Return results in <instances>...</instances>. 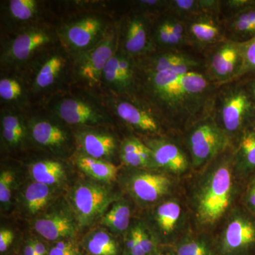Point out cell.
Segmentation results:
<instances>
[{
    "instance_id": "cell-21",
    "label": "cell",
    "mask_w": 255,
    "mask_h": 255,
    "mask_svg": "<svg viewBox=\"0 0 255 255\" xmlns=\"http://www.w3.org/2000/svg\"><path fill=\"white\" fill-rule=\"evenodd\" d=\"M4 9V20L8 26L16 28L15 33L41 23L38 21L43 14V4L36 0H10Z\"/></svg>"
},
{
    "instance_id": "cell-35",
    "label": "cell",
    "mask_w": 255,
    "mask_h": 255,
    "mask_svg": "<svg viewBox=\"0 0 255 255\" xmlns=\"http://www.w3.org/2000/svg\"><path fill=\"white\" fill-rule=\"evenodd\" d=\"M239 46L241 66L236 78L255 73V36L247 41L239 42Z\"/></svg>"
},
{
    "instance_id": "cell-36",
    "label": "cell",
    "mask_w": 255,
    "mask_h": 255,
    "mask_svg": "<svg viewBox=\"0 0 255 255\" xmlns=\"http://www.w3.org/2000/svg\"><path fill=\"white\" fill-rule=\"evenodd\" d=\"M14 177L12 172L4 170L0 175V201L1 204H7L11 197V189Z\"/></svg>"
},
{
    "instance_id": "cell-28",
    "label": "cell",
    "mask_w": 255,
    "mask_h": 255,
    "mask_svg": "<svg viewBox=\"0 0 255 255\" xmlns=\"http://www.w3.org/2000/svg\"><path fill=\"white\" fill-rule=\"evenodd\" d=\"M75 162L84 173L96 180L110 182L117 177V167L104 159L93 158L83 154L77 157Z\"/></svg>"
},
{
    "instance_id": "cell-3",
    "label": "cell",
    "mask_w": 255,
    "mask_h": 255,
    "mask_svg": "<svg viewBox=\"0 0 255 255\" xmlns=\"http://www.w3.org/2000/svg\"><path fill=\"white\" fill-rule=\"evenodd\" d=\"M58 41L57 31L43 23L20 30L3 47L1 67L8 71L27 68L38 55L55 46Z\"/></svg>"
},
{
    "instance_id": "cell-24",
    "label": "cell",
    "mask_w": 255,
    "mask_h": 255,
    "mask_svg": "<svg viewBox=\"0 0 255 255\" xmlns=\"http://www.w3.org/2000/svg\"><path fill=\"white\" fill-rule=\"evenodd\" d=\"M20 112L21 111L11 107L1 110V137L4 143L11 148L21 146L28 130Z\"/></svg>"
},
{
    "instance_id": "cell-14",
    "label": "cell",
    "mask_w": 255,
    "mask_h": 255,
    "mask_svg": "<svg viewBox=\"0 0 255 255\" xmlns=\"http://www.w3.org/2000/svg\"><path fill=\"white\" fill-rule=\"evenodd\" d=\"M127 187L137 202L152 204L169 195L173 189L174 183L166 174L138 171L130 174L127 179Z\"/></svg>"
},
{
    "instance_id": "cell-45",
    "label": "cell",
    "mask_w": 255,
    "mask_h": 255,
    "mask_svg": "<svg viewBox=\"0 0 255 255\" xmlns=\"http://www.w3.org/2000/svg\"><path fill=\"white\" fill-rule=\"evenodd\" d=\"M153 255H175L173 248H166L164 249H158Z\"/></svg>"
},
{
    "instance_id": "cell-42",
    "label": "cell",
    "mask_w": 255,
    "mask_h": 255,
    "mask_svg": "<svg viewBox=\"0 0 255 255\" xmlns=\"http://www.w3.org/2000/svg\"><path fill=\"white\" fill-rule=\"evenodd\" d=\"M34 248L35 255H46V248L43 243L38 240H32Z\"/></svg>"
},
{
    "instance_id": "cell-6",
    "label": "cell",
    "mask_w": 255,
    "mask_h": 255,
    "mask_svg": "<svg viewBox=\"0 0 255 255\" xmlns=\"http://www.w3.org/2000/svg\"><path fill=\"white\" fill-rule=\"evenodd\" d=\"M48 105L50 112L68 125L95 127L107 123L110 119L107 106L87 97L56 95Z\"/></svg>"
},
{
    "instance_id": "cell-25",
    "label": "cell",
    "mask_w": 255,
    "mask_h": 255,
    "mask_svg": "<svg viewBox=\"0 0 255 255\" xmlns=\"http://www.w3.org/2000/svg\"><path fill=\"white\" fill-rule=\"evenodd\" d=\"M34 229L40 236L50 241L73 237L75 231L73 221L62 215H52L36 220Z\"/></svg>"
},
{
    "instance_id": "cell-11",
    "label": "cell",
    "mask_w": 255,
    "mask_h": 255,
    "mask_svg": "<svg viewBox=\"0 0 255 255\" xmlns=\"http://www.w3.org/2000/svg\"><path fill=\"white\" fill-rule=\"evenodd\" d=\"M70 199L79 224L88 226L102 216L113 201V195L103 186L83 182L74 188Z\"/></svg>"
},
{
    "instance_id": "cell-4",
    "label": "cell",
    "mask_w": 255,
    "mask_h": 255,
    "mask_svg": "<svg viewBox=\"0 0 255 255\" xmlns=\"http://www.w3.org/2000/svg\"><path fill=\"white\" fill-rule=\"evenodd\" d=\"M73 58L61 44L53 46L33 60L27 67V79L32 95H58L68 74L73 75Z\"/></svg>"
},
{
    "instance_id": "cell-27",
    "label": "cell",
    "mask_w": 255,
    "mask_h": 255,
    "mask_svg": "<svg viewBox=\"0 0 255 255\" xmlns=\"http://www.w3.org/2000/svg\"><path fill=\"white\" fill-rule=\"evenodd\" d=\"M236 173L242 176L255 174V130L249 128L241 137L234 153Z\"/></svg>"
},
{
    "instance_id": "cell-7",
    "label": "cell",
    "mask_w": 255,
    "mask_h": 255,
    "mask_svg": "<svg viewBox=\"0 0 255 255\" xmlns=\"http://www.w3.org/2000/svg\"><path fill=\"white\" fill-rule=\"evenodd\" d=\"M110 21L98 14H85L68 21L57 31L61 46L75 56L92 49L107 35Z\"/></svg>"
},
{
    "instance_id": "cell-15",
    "label": "cell",
    "mask_w": 255,
    "mask_h": 255,
    "mask_svg": "<svg viewBox=\"0 0 255 255\" xmlns=\"http://www.w3.org/2000/svg\"><path fill=\"white\" fill-rule=\"evenodd\" d=\"M109 104L121 120L135 130L145 133H157L160 130L155 114L140 105V102L134 101V98L117 95V97H110Z\"/></svg>"
},
{
    "instance_id": "cell-40",
    "label": "cell",
    "mask_w": 255,
    "mask_h": 255,
    "mask_svg": "<svg viewBox=\"0 0 255 255\" xmlns=\"http://www.w3.org/2000/svg\"><path fill=\"white\" fill-rule=\"evenodd\" d=\"M14 235L12 231L7 229H1L0 231V252L1 253L7 251L12 244Z\"/></svg>"
},
{
    "instance_id": "cell-38",
    "label": "cell",
    "mask_w": 255,
    "mask_h": 255,
    "mask_svg": "<svg viewBox=\"0 0 255 255\" xmlns=\"http://www.w3.org/2000/svg\"><path fill=\"white\" fill-rule=\"evenodd\" d=\"M77 249L69 241H60L50 248L48 255H77Z\"/></svg>"
},
{
    "instance_id": "cell-1",
    "label": "cell",
    "mask_w": 255,
    "mask_h": 255,
    "mask_svg": "<svg viewBox=\"0 0 255 255\" xmlns=\"http://www.w3.org/2000/svg\"><path fill=\"white\" fill-rule=\"evenodd\" d=\"M136 92H140L152 112L172 122L206 119L203 117H208L215 101L214 88L209 79L191 68L160 73L135 68V95Z\"/></svg>"
},
{
    "instance_id": "cell-2",
    "label": "cell",
    "mask_w": 255,
    "mask_h": 255,
    "mask_svg": "<svg viewBox=\"0 0 255 255\" xmlns=\"http://www.w3.org/2000/svg\"><path fill=\"white\" fill-rule=\"evenodd\" d=\"M234 153H223L211 162L198 182L194 196L196 221L212 227L222 219L236 196Z\"/></svg>"
},
{
    "instance_id": "cell-23",
    "label": "cell",
    "mask_w": 255,
    "mask_h": 255,
    "mask_svg": "<svg viewBox=\"0 0 255 255\" xmlns=\"http://www.w3.org/2000/svg\"><path fill=\"white\" fill-rule=\"evenodd\" d=\"M31 89L26 78L18 74L1 75L0 80V99L1 102L11 105V108L21 110L26 107Z\"/></svg>"
},
{
    "instance_id": "cell-29",
    "label": "cell",
    "mask_w": 255,
    "mask_h": 255,
    "mask_svg": "<svg viewBox=\"0 0 255 255\" xmlns=\"http://www.w3.org/2000/svg\"><path fill=\"white\" fill-rule=\"evenodd\" d=\"M188 31L194 41L204 46L216 43L221 36L219 23L208 15L196 16L188 26Z\"/></svg>"
},
{
    "instance_id": "cell-46",
    "label": "cell",
    "mask_w": 255,
    "mask_h": 255,
    "mask_svg": "<svg viewBox=\"0 0 255 255\" xmlns=\"http://www.w3.org/2000/svg\"><path fill=\"white\" fill-rule=\"evenodd\" d=\"M251 128L253 129V130H255V119L254 122H253V124H252Z\"/></svg>"
},
{
    "instance_id": "cell-12",
    "label": "cell",
    "mask_w": 255,
    "mask_h": 255,
    "mask_svg": "<svg viewBox=\"0 0 255 255\" xmlns=\"http://www.w3.org/2000/svg\"><path fill=\"white\" fill-rule=\"evenodd\" d=\"M119 48L128 56L135 59L151 53L154 49L153 33L151 31L150 18L142 13H135L126 19L122 30Z\"/></svg>"
},
{
    "instance_id": "cell-34",
    "label": "cell",
    "mask_w": 255,
    "mask_h": 255,
    "mask_svg": "<svg viewBox=\"0 0 255 255\" xmlns=\"http://www.w3.org/2000/svg\"><path fill=\"white\" fill-rule=\"evenodd\" d=\"M24 202L31 214H36L47 206L51 198L49 186L33 182L26 187L24 192Z\"/></svg>"
},
{
    "instance_id": "cell-26",
    "label": "cell",
    "mask_w": 255,
    "mask_h": 255,
    "mask_svg": "<svg viewBox=\"0 0 255 255\" xmlns=\"http://www.w3.org/2000/svg\"><path fill=\"white\" fill-rule=\"evenodd\" d=\"M121 159L125 165L133 168L155 167L152 151L135 137H128L120 146Z\"/></svg>"
},
{
    "instance_id": "cell-5",
    "label": "cell",
    "mask_w": 255,
    "mask_h": 255,
    "mask_svg": "<svg viewBox=\"0 0 255 255\" xmlns=\"http://www.w3.org/2000/svg\"><path fill=\"white\" fill-rule=\"evenodd\" d=\"M119 34L111 27L105 38L92 49L73 58V79L87 88L94 89L102 85V74L106 65L118 49Z\"/></svg>"
},
{
    "instance_id": "cell-16",
    "label": "cell",
    "mask_w": 255,
    "mask_h": 255,
    "mask_svg": "<svg viewBox=\"0 0 255 255\" xmlns=\"http://www.w3.org/2000/svg\"><path fill=\"white\" fill-rule=\"evenodd\" d=\"M241 66L239 42H223L216 47L209 63L210 75L218 82L236 78Z\"/></svg>"
},
{
    "instance_id": "cell-13",
    "label": "cell",
    "mask_w": 255,
    "mask_h": 255,
    "mask_svg": "<svg viewBox=\"0 0 255 255\" xmlns=\"http://www.w3.org/2000/svg\"><path fill=\"white\" fill-rule=\"evenodd\" d=\"M102 84L114 95L128 98H133L135 96V61L124 53L119 46L106 65Z\"/></svg>"
},
{
    "instance_id": "cell-31",
    "label": "cell",
    "mask_w": 255,
    "mask_h": 255,
    "mask_svg": "<svg viewBox=\"0 0 255 255\" xmlns=\"http://www.w3.org/2000/svg\"><path fill=\"white\" fill-rule=\"evenodd\" d=\"M29 171L34 182L49 187L61 182L65 174L63 164L50 159L34 162L30 166Z\"/></svg>"
},
{
    "instance_id": "cell-8",
    "label": "cell",
    "mask_w": 255,
    "mask_h": 255,
    "mask_svg": "<svg viewBox=\"0 0 255 255\" xmlns=\"http://www.w3.org/2000/svg\"><path fill=\"white\" fill-rule=\"evenodd\" d=\"M230 140L227 133L212 119L207 117L196 122L188 136L193 167L199 168L224 153L229 147Z\"/></svg>"
},
{
    "instance_id": "cell-33",
    "label": "cell",
    "mask_w": 255,
    "mask_h": 255,
    "mask_svg": "<svg viewBox=\"0 0 255 255\" xmlns=\"http://www.w3.org/2000/svg\"><path fill=\"white\" fill-rule=\"evenodd\" d=\"M85 248L91 255H118L117 242L105 230H96L89 235L85 241Z\"/></svg>"
},
{
    "instance_id": "cell-43",
    "label": "cell",
    "mask_w": 255,
    "mask_h": 255,
    "mask_svg": "<svg viewBox=\"0 0 255 255\" xmlns=\"http://www.w3.org/2000/svg\"><path fill=\"white\" fill-rule=\"evenodd\" d=\"M246 88L255 105V79L250 82Z\"/></svg>"
},
{
    "instance_id": "cell-32",
    "label": "cell",
    "mask_w": 255,
    "mask_h": 255,
    "mask_svg": "<svg viewBox=\"0 0 255 255\" xmlns=\"http://www.w3.org/2000/svg\"><path fill=\"white\" fill-rule=\"evenodd\" d=\"M130 206L125 201L114 203L112 208L102 216L101 223L112 232L122 233L129 229L130 221Z\"/></svg>"
},
{
    "instance_id": "cell-9",
    "label": "cell",
    "mask_w": 255,
    "mask_h": 255,
    "mask_svg": "<svg viewBox=\"0 0 255 255\" xmlns=\"http://www.w3.org/2000/svg\"><path fill=\"white\" fill-rule=\"evenodd\" d=\"M220 117L228 136H241L255 119V105L246 87L233 86L222 92Z\"/></svg>"
},
{
    "instance_id": "cell-19",
    "label": "cell",
    "mask_w": 255,
    "mask_h": 255,
    "mask_svg": "<svg viewBox=\"0 0 255 255\" xmlns=\"http://www.w3.org/2000/svg\"><path fill=\"white\" fill-rule=\"evenodd\" d=\"M27 127L32 140L41 147L61 150L68 143V132L53 119L34 117L28 121Z\"/></svg>"
},
{
    "instance_id": "cell-10",
    "label": "cell",
    "mask_w": 255,
    "mask_h": 255,
    "mask_svg": "<svg viewBox=\"0 0 255 255\" xmlns=\"http://www.w3.org/2000/svg\"><path fill=\"white\" fill-rule=\"evenodd\" d=\"M219 255H251L255 251V215L234 210L216 243Z\"/></svg>"
},
{
    "instance_id": "cell-20",
    "label": "cell",
    "mask_w": 255,
    "mask_h": 255,
    "mask_svg": "<svg viewBox=\"0 0 255 255\" xmlns=\"http://www.w3.org/2000/svg\"><path fill=\"white\" fill-rule=\"evenodd\" d=\"M135 68L148 73H160L178 68H197L199 63L189 55L168 51L144 55L134 59Z\"/></svg>"
},
{
    "instance_id": "cell-22",
    "label": "cell",
    "mask_w": 255,
    "mask_h": 255,
    "mask_svg": "<svg viewBox=\"0 0 255 255\" xmlns=\"http://www.w3.org/2000/svg\"><path fill=\"white\" fill-rule=\"evenodd\" d=\"M78 145L84 155L103 159L114 155L117 140L112 134L92 129H83L76 132Z\"/></svg>"
},
{
    "instance_id": "cell-17",
    "label": "cell",
    "mask_w": 255,
    "mask_h": 255,
    "mask_svg": "<svg viewBox=\"0 0 255 255\" xmlns=\"http://www.w3.org/2000/svg\"><path fill=\"white\" fill-rule=\"evenodd\" d=\"M146 145L152 151L155 167L174 174H181L189 168V159L182 149L167 139L151 138Z\"/></svg>"
},
{
    "instance_id": "cell-18",
    "label": "cell",
    "mask_w": 255,
    "mask_h": 255,
    "mask_svg": "<svg viewBox=\"0 0 255 255\" xmlns=\"http://www.w3.org/2000/svg\"><path fill=\"white\" fill-rule=\"evenodd\" d=\"M184 213L179 201L169 199L162 201L156 206L153 212V222L157 239L164 243H172L175 241L182 224Z\"/></svg>"
},
{
    "instance_id": "cell-41",
    "label": "cell",
    "mask_w": 255,
    "mask_h": 255,
    "mask_svg": "<svg viewBox=\"0 0 255 255\" xmlns=\"http://www.w3.org/2000/svg\"><path fill=\"white\" fill-rule=\"evenodd\" d=\"M168 2L169 1H137L136 4L140 6V9L145 11L142 14L148 16V13H150V11L160 9L163 5H167Z\"/></svg>"
},
{
    "instance_id": "cell-30",
    "label": "cell",
    "mask_w": 255,
    "mask_h": 255,
    "mask_svg": "<svg viewBox=\"0 0 255 255\" xmlns=\"http://www.w3.org/2000/svg\"><path fill=\"white\" fill-rule=\"evenodd\" d=\"M175 255H219L217 245L203 235H188L176 243Z\"/></svg>"
},
{
    "instance_id": "cell-37",
    "label": "cell",
    "mask_w": 255,
    "mask_h": 255,
    "mask_svg": "<svg viewBox=\"0 0 255 255\" xmlns=\"http://www.w3.org/2000/svg\"><path fill=\"white\" fill-rule=\"evenodd\" d=\"M172 6L177 12L182 14H191L196 12L198 9H203L202 1H194V0H177L169 1Z\"/></svg>"
},
{
    "instance_id": "cell-44",
    "label": "cell",
    "mask_w": 255,
    "mask_h": 255,
    "mask_svg": "<svg viewBox=\"0 0 255 255\" xmlns=\"http://www.w3.org/2000/svg\"><path fill=\"white\" fill-rule=\"evenodd\" d=\"M23 255H35L34 248H33V242L28 241L23 250Z\"/></svg>"
},
{
    "instance_id": "cell-39",
    "label": "cell",
    "mask_w": 255,
    "mask_h": 255,
    "mask_svg": "<svg viewBox=\"0 0 255 255\" xmlns=\"http://www.w3.org/2000/svg\"><path fill=\"white\" fill-rule=\"evenodd\" d=\"M246 209L255 215V174L252 177L245 192L243 198Z\"/></svg>"
}]
</instances>
